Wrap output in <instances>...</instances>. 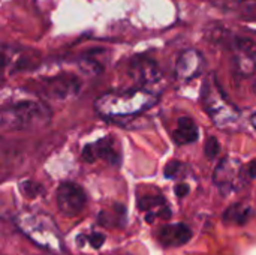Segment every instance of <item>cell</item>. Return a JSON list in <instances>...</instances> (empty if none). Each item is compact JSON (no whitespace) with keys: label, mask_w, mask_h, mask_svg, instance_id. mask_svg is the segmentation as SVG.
Wrapping results in <instances>:
<instances>
[{"label":"cell","mask_w":256,"mask_h":255,"mask_svg":"<svg viewBox=\"0 0 256 255\" xmlns=\"http://www.w3.org/2000/svg\"><path fill=\"white\" fill-rule=\"evenodd\" d=\"M158 99L159 98L156 92L142 87H134L100 95L94 102V108L102 117L116 120L138 116L150 110Z\"/></svg>","instance_id":"1"},{"label":"cell","mask_w":256,"mask_h":255,"mask_svg":"<svg viewBox=\"0 0 256 255\" xmlns=\"http://www.w3.org/2000/svg\"><path fill=\"white\" fill-rule=\"evenodd\" d=\"M201 104L212 122L219 129L234 132L240 128V111L232 102H230L214 74H210L202 83Z\"/></svg>","instance_id":"2"},{"label":"cell","mask_w":256,"mask_h":255,"mask_svg":"<svg viewBox=\"0 0 256 255\" xmlns=\"http://www.w3.org/2000/svg\"><path fill=\"white\" fill-rule=\"evenodd\" d=\"M50 108L34 99H24L9 104L0 110V129L22 131L38 128L50 122Z\"/></svg>","instance_id":"3"},{"label":"cell","mask_w":256,"mask_h":255,"mask_svg":"<svg viewBox=\"0 0 256 255\" xmlns=\"http://www.w3.org/2000/svg\"><path fill=\"white\" fill-rule=\"evenodd\" d=\"M18 228L39 248L52 254L63 252V239L54 221L39 212H24L16 218Z\"/></svg>","instance_id":"4"},{"label":"cell","mask_w":256,"mask_h":255,"mask_svg":"<svg viewBox=\"0 0 256 255\" xmlns=\"http://www.w3.org/2000/svg\"><path fill=\"white\" fill-rule=\"evenodd\" d=\"M244 173L246 171L238 159L226 156L214 168L213 182L224 195H230L243 188Z\"/></svg>","instance_id":"5"},{"label":"cell","mask_w":256,"mask_h":255,"mask_svg":"<svg viewBox=\"0 0 256 255\" xmlns=\"http://www.w3.org/2000/svg\"><path fill=\"white\" fill-rule=\"evenodd\" d=\"M228 47L232 57L234 69L243 75L249 77L256 72V42L254 39L242 35H234L228 41Z\"/></svg>","instance_id":"6"},{"label":"cell","mask_w":256,"mask_h":255,"mask_svg":"<svg viewBox=\"0 0 256 255\" xmlns=\"http://www.w3.org/2000/svg\"><path fill=\"white\" fill-rule=\"evenodd\" d=\"M87 203L86 191L75 182H63L57 188V207L64 216H76Z\"/></svg>","instance_id":"7"},{"label":"cell","mask_w":256,"mask_h":255,"mask_svg":"<svg viewBox=\"0 0 256 255\" xmlns=\"http://www.w3.org/2000/svg\"><path fill=\"white\" fill-rule=\"evenodd\" d=\"M129 74L138 84L136 87H142L152 92H154L153 87L162 81V71L159 65L146 56H138L130 62Z\"/></svg>","instance_id":"8"},{"label":"cell","mask_w":256,"mask_h":255,"mask_svg":"<svg viewBox=\"0 0 256 255\" xmlns=\"http://www.w3.org/2000/svg\"><path fill=\"white\" fill-rule=\"evenodd\" d=\"M206 68V59L200 50L188 48L180 53V56L176 60L174 74L178 81L188 83L195 78H198Z\"/></svg>","instance_id":"9"},{"label":"cell","mask_w":256,"mask_h":255,"mask_svg":"<svg viewBox=\"0 0 256 255\" xmlns=\"http://www.w3.org/2000/svg\"><path fill=\"white\" fill-rule=\"evenodd\" d=\"M117 144L114 143L112 138L105 137L100 138L94 143H90L84 146L82 149V159L86 162H94V161H105L110 165H120V152L116 147Z\"/></svg>","instance_id":"10"},{"label":"cell","mask_w":256,"mask_h":255,"mask_svg":"<svg viewBox=\"0 0 256 255\" xmlns=\"http://www.w3.org/2000/svg\"><path fill=\"white\" fill-rule=\"evenodd\" d=\"M192 239V230L186 224H168L158 231V240L165 248H178L189 243Z\"/></svg>","instance_id":"11"},{"label":"cell","mask_w":256,"mask_h":255,"mask_svg":"<svg viewBox=\"0 0 256 255\" xmlns=\"http://www.w3.org/2000/svg\"><path fill=\"white\" fill-rule=\"evenodd\" d=\"M138 209L146 215L147 222H153L156 218L168 219L171 216V209L162 195H142L138 200Z\"/></svg>","instance_id":"12"},{"label":"cell","mask_w":256,"mask_h":255,"mask_svg":"<svg viewBox=\"0 0 256 255\" xmlns=\"http://www.w3.org/2000/svg\"><path fill=\"white\" fill-rule=\"evenodd\" d=\"M81 83L74 77H56L46 81V90L57 99L75 96L80 92Z\"/></svg>","instance_id":"13"},{"label":"cell","mask_w":256,"mask_h":255,"mask_svg":"<svg viewBox=\"0 0 256 255\" xmlns=\"http://www.w3.org/2000/svg\"><path fill=\"white\" fill-rule=\"evenodd\" d=\"M200 138V128L194 122L192 117H180L177 120V126L172 132V140L177 146L194 144Z\"/></svg>","instance_id":"14"},{"label":"cell","mask_w":256,"mask_h":255,"mask_svg":"<svg viewBox=\"0 0 256 255\" xmlns=\"http://www.w3.org/2000/svg\"><path fill=\"white\" fill-rule=\"evenodd\" d=\"M28 56L21 48L15 47H0V71L3 69H22L28 62Z\"/></svg>","instance_id":"15"},{"label":"cell","mask_w":256,"mask_h":255,"mask_svg":"<svg viewBox=\"0 0 256 255\" xmlns=\"http://www.w3.org/2000/svg\"><path fill=\"white\" fill-rule=\"evenodd\" d=\"M252 213L254 212L249 204L236 203L224 212L222 221L228 225H244L252 218Z\"/></svg>","instance_id":"16"},{"label":"cell","mask_w":256,"mask_h":255,"mask_svg":"<svg viewBox=\"0 0 256 255\" xmlns=\"http://www.w3.org/2000/svg\"><path fill=\"white\" fill-rule=\"evenodd\" d=\"M120 219L124 221V207L122 204H116L112 209H110V210L106 209L99 215V222L106 227H114L112 221H117L118 227H122L123 222H120Z\"/></svg>","instance_id":"17"},{"label":"cell","mask_w":256,"mask_h":255,"mask_svg":"<svg viewBox=\"0 0 256 255\" xmlns=\"http://www.w3.org/2000/svg\"><path fill=\"white\" fill-rule=\"evenodd\" d=\"M210 2L220 6L222 9H231V11H246L256 6V0H210Z\"/></svg>","instance_id":"18"},{"label":"cell","mask_w":256,"mask_h":255,"mask_svg":"<svg viewBox=\"0 0 256 255\" xmlns=\"http://www.w3.org/2000/svg\"><path fill=\"white\" fill-rule=\"evenodd\" d=\"M186 173V165L180 161H171L165 167V177L168 179H178Z\"/></svg>","instance_id":"19"},{"label":"cell","mask_w":256,"mask_h":255,"mask_svg":"<svg viewBox=\"0 0 256 255\" xmlns=\"http://www.w3.org/2000/svg\"><path fill=\"white\" fill-rule=\"evenodd\" d=\"M20 188L22 191V195L26 197H30V198H34L38 195L42 194V186L36 182H32V180H26V182H21L20 183Z\"/></svg>","instance_id":"20"},{"label":"cell","mask_w":256,"mask_h":255,"mask_svg":"<svg viewBox=\"0 0 256 255\" xmlns=\"http://www.w3.org/2000/svg\"><path fill=\"white\" fill-rule=\"evenodd\" d=\"M78 239H84V242L86 243H88L92 248H94V249H99L102 245H104V242H105V234L104 233H100V231H96V230H93L90 234H86V236H80Z\"/></svg>","instance_id":"21"},{"label":"cell","mask_w":256,"mask_h":255,"mask_svg":"<svg viewBox=\"0 0 256 255\" xmlns=\"http://www.w3.org/2000/svg\"><path fill=\"white\" fill-rule=\"evenodd\" d=\"M219 152H220V146H219L218 138L216 137L207 138V141H206V156L208 159H213V158H216L219 155Z\"/></svg>","instance_id":"22"},{"label":"cell","mask_w":256,"mask_h":255,"mask_svg":"<svg viewBox=\"0 0 256 255\" xmlns=\"http://www.w3.org/2000/svg\"><path fill=\"white\" fill-rule=\"evenodd\" d=\"M174 191H176L177 197L183 198V197H186V195L189 194L190 188H189V185H186V183H177L176 188H174Z\"/></svg>","instance_id":"23"},{"label":"cell","mask_w":256,"mask_h":255,"mask_svg":"<svg viewBox=\"0 0 256 255\" xmlns=\"http://www.w3.org/2000/svg\"><path fill=\"white\" fill-rule=\"evenodd\" d=\"M244 171H246V174H248L250 179H256V159L250 161V162L248 164V167L244 168Z\"/></svg>","instance_id":"24"},{"label":"cell","mask_w":256,"mask_h":255,"mask_svg":"<svg viewBox=\"0 0 256 255\" xmlns=\"http://www.w3.org/2000/svg\"><path fill=\"white\" fill-rule=\"evenodd\" d=\"M250 123H252V126H254V128L256 129V114H254V116H252V119H250Z\"/></svg>","instance_id":"25"},{"label":"cell","mask_w":256,"mask_h":255,"mask_svg":"<svg viewBox=\"0 0 256 255\" xmlns=\"http://www.w3.org/2000/svg\"><path fill=\"white\" fill-rule=\"evenodd\" d=\"M254 92L256 93V81H255V84H254Z\"/></svg>","instance_id":"26"},{"label":"cell","mask_w":256,"mask_h":255,"mask_svg":"<svg viewBox=\"0 0 256 255\" xmlns=\"http://www.w3.org/2000/svg\"><path fill=\"white\" fill-rule=\"evenodd\" d=\"M124 255H128V254H124Z\"/></svg>","instance_id":"27"}]
</instances>
